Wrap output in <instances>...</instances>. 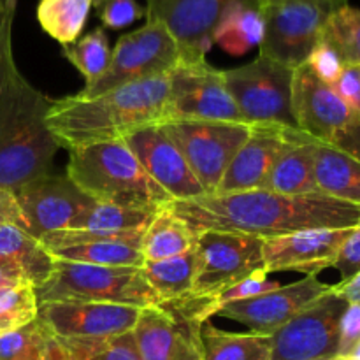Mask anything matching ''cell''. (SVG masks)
<instances>
[{
	"label": "cell",
	"mask_w": 360,
	"mask_h": 360,
	"mask_svg": "<svg viewBox=\"0 0 360 360\" xmlns=\"http://www.w3.org/2000/svg\"><path fill=\"white\" fill-rule=\"evenodd\" d=\"M165 207L195 234L218 231L271 239L313 229L360 227V204L322 193L283 195L257 188L171 200Z\"/></svg>",
	"instance_id": "obj_1"
},
{
	"label": "cell",
	"mask_w": 360,
	"mask_h": 360,
	"mask_svg": "<svg viewBox=\"0 0 360 360\" xmlns=\"http://www.w3.org/2000/svg\"><path fill=\"white\" fill-rule=\"evenodd\" d=\"M169 74L134 81L95 97L69 95L51 102L46 122L67 150L123 141L134 130L167 120Z\"/></svg>",
	"instance_id": "obj_2"
},
{
	"label": "cell",
	"mask_w": 360,
	"mask_h": 360,
	"mask_svg": "<svg viewBox=\"0 0 360 360\" xmlns=\"http://www.w3.org/2000/svg\"><path fill=\"white\" fill-rule=\"evenodd\" d=\"M51 101L20 72L0 97V188L16 192L48 174L60 143L49 130Z\"/></svg>",
	"instance_id": "obj_3"
},
{
	"label": "cell",
	"mask_w": 360,
	"mask_h": 360,
	"mask_svg": "<svg viewBox=\"0 0 360 360\" xmlns=\"http://www.w3.org/2000/svg\"><path fill=\"white\" fill-rule=\"evenodd\" d=\"M67 176L81 192L98 202L158 213L172 200L123 141L70 150Z\"/></svg>",
	"instance_id": "obj_4"
},
{
	"label": "cell",
	"mask_w": 360,
	"mask_h": 360,
	"mask_svg": "<svg viewBox=\"0 0 360 360\" xmlns=\"http://www.w3.org/2000/svg\"><path fill=\"white\" fill-rule=\"evenodd\" d=\"M35 292L39 302H112L136 308L157 306L162 302L144 278L143 267L91 266L56 259L55 271L48 283Z\"/></svg>",
	"instance_id": "obj_5"
},
{
	"label": "cell",
	"mask_w": 360,
	"mask_h": 360,
	"mask_svg": "<svg viewBox=\"0 0 360 360\" xmlns=\"http://www.w3.org/2000/svg\"><path fill=\"white\" fill-rule=\"evenodd\" d=\"M200 297L141 308L132 329L141 360H204L200 329L207 322Z\"/></svg>",
	"instance_id": "obj_6"
},
{
	"label": "cell",
	"mask_w": 360,
	"mask_h": 360,
	"mask_svg": "<svg viewBox=\"0 0 360 360\" xmlns=\"http://www.w3.org/2000/svg\"><path fill=\"white\" fill-rule=\"evenodd\" d=\"M179 62V46L167 27L160 21H146L141 28L118 39L104 76L79 94L95 97L127 83L171 74Z\"/></svg>",
	"instance_id": "obj_7"
},
{
	"label": "cell",
	"mask_w": 360,
	"mask_h": 360,
	"mask_svg": "<svg viewBox=\"0 0 360 360\" xmlns=\"http://www.w3.org/2000/svg\"><path fill=\"white\" fill-rule=\"evenodd\" d=\"M262 271H266L264 239L238 232H199L192 297H217Z\"/></svg>",
	"instance_id": "obj_8"
},
{
	"label": "cell",
	"mask_w": 360,
	"mask_h": 360,
	"mask_svg": "<svg viewBox=\"0 0 360 360\" xmlns=\"http://www.w3.org/2000/svg\"><path fill=\"white\" fill-rule=\"evenodd\" d=\"M160 125L179 148L206 195L217 193L225 171L250 136L248 123L167 120Z\"/></svg>",
	"instance_id": "obj_9"
},
{
	"label": "cell",
	"mask_w": 360,
	"mask_h": 360,
	"mask_svg": "<svg viewBox=\"0 0 360 360\" xmlns=\"http://www.w3.org/2000/svg\"><path fill=\"white\" fill-rule=\"evenodd\" d=\"M338 7L302 0H260L264 37L260 56L297 69L322 37L327 18Z\"/></svg>",
	"instance_id": "obj_10"
},
{
	"label": "cell",
	"mask_w": 360,
	"mask_h": 360,
	"mask_svg": "<svg viewBox=\"0 0 360 360\" xmlns=\"http://www.w3.org/2000/svg\"><path fill=\"white\" fill-rule=\"evenodd\" d=\"M292 76L294 69L260 55L246 65L224 70L229 94L250 125L295 127L290 109Z\"/></svg>",
	"instance_id": "obj_11"
},
{
	"label": "cell",
	"mask_w": 360,
	"mask_h": 360,
	"mask_svg": "<svg viewBox=\"0 0 360 360\" xmlns=\"http://www.w3.org/2000/svg\"><path fill=\"white\" fill-rule=\"evenodd\" d=\"M167 120L248 123L229 94L224 70L211 67L207 60L179 62L169 74Z\"/></svg>",
	"instance_id": "obj_12"
},
{
	"label": "cell",
	"mask_w": 360,
	"mask_h": 360,
	"mask_svg": "<svg viewBox=\"0 0 360 360\" xmlns=\"http://www.w3.org/2000/svg\"><path fill=\"white\" fill-rule=\"evenodd\" d=\"M348 302L334 287L271 336V360H313L338 355L340 320Z\"/></svg>",
	"instance_id": "obj_13"
},
{
	"label": "cell",
	"mask_w": 360,
	"mask_h": 360,
	"mask_svg": "<svg viewBox=\"0 0 360 360\" xmlns=\"http://www.w3.org/2000/svg\"><path fill=\"white\" fill-rule=\"evenodd\" d=\"M290 109L295 127L320 143L340 146L355 127L350 108L334 86L320 81L306 63L294 69Z\"/></svg>",
	"instance_id": "obj_14"
},
{
	"label": "cell",
	"mask_w": 360,
	"mask_h": 360,
	"mask_svg": "<svg viewBox=\"0 0 360 360\" xmlns=\"http://www.w3.org/2000/svg\"><path fill=\"white\" fill-rule=\"evenodd\" d=\"M14 193L25 218V231L34 238L69 229L94 199L81 192L69 176L48 174L27 183Z\"/></svg>",
	"instance_id": "obj_15"
},
{
	"label": "cell",
	"mask_w": 360,
	"mask_h": 360,
	"mask_svg": "<svg viewBox=\"0 0 360 360\" xmlns=\"http://www.w3.org/2000/svg\"><path fill=\"white\" fill-rule=\"evenodd\" d=\"M141 308L112 302L46 301L39 302L37 316L58 338L111 340L132 333Z\"/></svg>",
	"instance_id": "obj_16"
},
{
	"label": "cell",
	"mask_w": 360,
	"mask_h": 360,
	"mask_svg": "<svg viewBox=\"0 0 360 360\" xmlns=\"http://www.w3.org/2000/svg\"><path fill=\"white\" fill-rule=\"evenodd\" d=\"M234 2L238 0H146V21L167 27L178 42L181 62H204L218 21Z\"/></svg>",
	"instance_id": "obj_17"
},
{
	"label": "cell",
	"mask_w": 360,
	"mask_h": 360,
	"mask_svg": "<svg viewBox=\"0 0 360 360\" xmlns=\"http://www.w3.org/2000/svg\"><path fill=\"white\" fill-rule=\"evenodd\" d=\"M330 288L333 285L322 283L316 276H306L304 280L290 285H280L274 290L255 295L246 301L231 302L224 306L217 315L234 320L248 327L252 333L273 336L297 313L326 295Z\"/></svg>",
	"instance_id": "obj_18"
},
{
	"label": "cell",
	"mask_w": 360,
	"mask_h": 360,
	"mask_svg": "<svg viewBox=\"0 0 360 360\" xmlns=\"http://www.w3.org/2000/svg\"><path fill=\"white\" fill-rule=\"evenodd\" d=\"M123 143L132 150L150 178L165 190L172 200L206 195V190L160 123L134 130L125 136Z\"/></svg>",
	"instance_id": "obj_19"
},
{
	"label": "cell",
	"mask_w": 360,
	"mask_h": 360,
	"mask_svg": "<svg viewBox=\"0 0 360 360\" xmlns=\"http://www.w3.org/2000/svg\"><path fill=\"white\" fill-rule=\"evenodd\" d=\"M297 127L252 123L250 136L236 153L221 178L217 193L266 188L274 164L297 137Z\"/></svg>",
	"instance_id": "obj_20"
},
{
	"label": "cell",
	"mask_w": 360,
	"mask_h": 360,
	"mask_svg": "<svg viewBox=\"0 0 360 360\" xmlns=\"http://www.w3.org/2000/svg\"><path fill=\"white\" fill-rule=\"evenodd\" d=\"M355 229H313L264 239L267 274L295 271L306 276H319L334 266L341 246Z\"/></svg>",
	"instance_id": "obj_21"
},
{
	"label": "cell",
	"mask_w": 360,
	"mask_h": 360,
	"mask_svg": "<svg viewBox=\"0 0 360 360\" xmlns=\"http://www.w3.org/2000/svg\"><path fill=\"white\" fill-rule=\"evenodd\" d=\"M316 139L299 130L294 143L274 164L266 188L283 195H315L320 193L315 178ZM323 195V193H322Z\"/></svg>",
	"instance_id": "obj_22"
},
{
	"label": "cell",
	"mask_w": 360,
	"mask_h": 360,
	"mask_svg": "<svg viewBox=\"0 0 360 360\" xmlns=\"http://www.w3.org/2000/svg\"><path fill=\"white\" fill-rule=\"evenodd\" d=\"M315 178L323 195L360 204V158L357 155L316 141Z\"/></svg>",
	"instance_id": "obj_23"
},
{
	"label": "cell",
	"mask_w": 360,
	"mask_h": 360,
	"mask_svg": "<svg viewBox=\"0 0 360 360\" xmlns=\"http://www.w3.org/2000/svg\"><path fill=\"white\" fill-rule=\"evenodd\" d=\"M264 37V16L260 0H238L224 13L213 32V44L229 55L241 56L260 46Z\"/></svg>",
	"instance_id": "obj_24"
},
{
	"label": "cell",
	"mask_w": 360,
	"mask_h": 360,
	"mask_svg": "<svg viewBox=\"0 0 360 360\" xmlns=\"http://www.w3.org/2000/svg\"><path fill=\"white\" fill-rule=\"evenodd\" d=\"M0 257L16 264L35 290L48 283L55 271V257L46 246L13 224L0 227Z\"/></svg>",
	"instance_id": "obj_25"
},
{
	"label": "cell",
	"mask_w": 360,
	"mask_h": 360,
	"mask_svg": "<svg viewBox=\"0 0 360 360\" xmlns=\"http://www.w3.org/2000/svg\"><path fill=\"white\" fill-rule=\"evenodd\" d=\"M204 360H271V336L227 333L207 320L200 329Z\"/></svg>",
	"instance_id": "obj_26"
},
{
	"label": "cell",
	"mask_w": 360,
	"mask_h": 360,
	"mask_svg": "<svg viewBox=\"0 0 360 360\" xmlns=\"http://www.w3.org/2000/svg\"><path fill=\"white\" fill-rule=\"evenodd\" d=\"M197 245V234L167 207L158 211L148 225L143 238L144 260H164L192 252Z\"/></svg>",
	"instance_id": "obj_27"
},
{
	"label": "cell",
	"mask_w": 360,
	"mask_h": 360,
	"mask_svg": "<svg viewBox=\"0 0 360 360\" xmlns=\"http://www.w3.org/2000/svg\"><path fill=\"white\" fill-rule=\"evenodd\" d=\"M143 274L162 302L190 297L195 280V248L171 259L146 260Z\"/></svg>",
	"instance_id": "obj_28"
},
{
	"label": "cell",
	"mask_w": 360,
	"mask_h": 360,
	"mask_svg": "<svg viewBox=\"0 0 360 360\" xmlns=\"http://www.w3.org/2000/svg\"><path fill=\"white\" fill-rule=\"evenodd\" d=\"M95 0H39L37 16L42 30L62 46L81 37Z\"/></svg>",
	"instance_id": "obj_29"
},
{
	"label": "cell",
	"mask_w": 360,
	"mask_h": 360,
	"mask_svg": "<svg viewBox=\"0 0 360 360\" xmlns=\"http://www.w3.org/2000/svg\"><path fill=\"white\" fill-rule=\"evenodd\" d=\"M56 260L91 264V266L112 267H143V250L120 241H84L70 246L51 250Z\"/></svg>",
	"instance_id": "obj_30"
},
{
	"label": "cell",
	"mask_w": 360,
	"mask_h": 360,
	"mask_svg": "<svg viewBox=\"0 0 360 360\" xmlns=\"http://www.w3.org/2000/svg\"><path fill=\"white\" fill-rule=\"evenodd\" d=\"M157 213L141 210H130V207L115 206L94 200L81 214H77L69 225L70 231H136V229H146L151 224Z\"/></svg>",
	"instance_id": "obj_31"
},
{
	"label": "cell",
	"mask_w": 360,
	"mask_h": 360,
	"mask_svg": "<svg viewBox=\"0 0 360 360\" xmlns=\"http://www.w3.org/2000/svg\"><path fill=\"white\" fill-rule=\"evenodd\" d=\"M111 51L104 28H95L72 44L62 46V55L83 74L86 86L104 76L111 62Z\"/></svg>",
	"instance_id": "obj_32"
},
{
	"label": "cell",
	"mask_w": 360,
	"mask_h": 360,
	"mask_svg": "<svg viewBox=\"0 0 360 360\" xmlns=\"http://www.w3.org/2000/svg\"><path fill=\"white\" fill-rule=\"evenodd\" d=\"M322 39L336 49L345 65H360V9L348 4L334 9L323 25Z\"/></svg>",
	"instance_id": "obj_33"
},
{
	"label": "cell",
	"mask_w": 360,
	"mask_h": 360,
	"mask_svg": "<svg viewBox=\"0 0 360 360\" xmlns=\"http://www.w3.org/2000/svg\"><path fill=\"white\" fill-rule=\"evenodd\" d=\"M55 338L53 330L37 316L20 329L0 334V360H41Z\"/></svg>",
	"instance_id": "obj_34"
},
{
	"label": "cell",
	"mask_w": 360,
	"mask_h": 360,
	"mask_svg": "<svg viewBox=\"0 0 360 360\" xmlns=\"http://www.w3.org/2000/svg\"><path fill=\"white\" fill-rule=\"evenodd\" d=\"M39 299L32 285L0 288V334L11 333L37 319Z\"/></svg>",
	"instance_id": "obj_35"
},
{
	"label": "cell",
	"mask_w": 360,
	"mask_h": 360,
	"mask_svg": "<svg viewBox=\"0 0 360 360\" xmlns=\"http://www.w3.org/2000/svg\"><path fill=\"white\" fill-rule=\"evenodd\" d=\"M278 287H280V283L269 280V274H267L266 271H262V273H257L253 274V276L246 278V280L239 281L234 287L227 288V290H224L221 294H218L217 297H200L202 299L204 313H206L207 319H211V316L217 315L224 306L231 304V302L246 301V299L266 294V292L274 290V288Z\"/></svg>",
	"instance_id": "obj_36"
},
{
	"label": "cell",
	"mask_w": 360,
	"mask_h": 360,
	"mask_svg": "<svg viewBox=\"0 0 360 360\" xmlns=\"http://www.w3.org/2000/svg\"><path fill=\"white\" fill-rule=\"evenodd\" d=\"M18 0H0V97L16 72L13 56V23Z\"/></svg>",
	"instance_id": "obj_37"
},
{
	"label": "cell",
	"mask_w": 360,
	"mask_h": 360,
	"mask_svg": "<svg viewBox=\"0 0 360 360\" xmlns=\"http://www.w3.org/2000/svg\"><path fill=\"white\" fill-rule=\"evenodd\" d=\"M306 65L309 67V70L320 81L330 84V86H334V83L340 79L341 72L347 67L343 63V60H341V56L338 55L336 49L329 42L323 41L322 37L316 42L315 48L311 49V53H309L308 60H306Z\"/></svg>",
	"instance_id": "obj_38"
},
{
	"label": "cell",
	"mask_w": 360,
	"mask_h": 360,
	"mask_svg": "<svg viewBox=\"0 0 360 360\" xmlns=\"http://www.w3.org/2000/svg\"><path fill=\"white\" fill-rule=\"evenodd\" d=\"M98 18H101L104 28L120 30L139 18L146 16V9L139 6L137 0H105L97 7Z\"/></svg>",
	"instance_id": "obj_39"
},
{
	"label": "cell",
	"mask_w": 360,
	"mask_h": 360,
	"mask_svg": "<svg viewBox=\"0 0 360 360\" xmlns=\"http://www.w3.org/2000/svg\"><path fill=\"white\" fill-rule=\"evenodd\" d=\"M102 341L105 340H69L56 336L41 360H90Z\"/></svg>",
	"instance_id": "obj_40"
},
{
	"label": "cell",
	"mask_w": 360,
	"mask_h": 360,
	"mask_svg": "<svg viewBox=\"0 0 360 360\" xmlns=\"http://www.w3.org/2000/svg\"><path fill=\"white\" fill-rule=\"evenodd\" d=\"M334 90L338 91L345 104L350 108L355 118V127H360V65H347L341 72L340 79L334 83Z\"/></svg>",
	"instance_id": "obj_41"
},
{
	"label": "cell",
	"mask_w": 360,
	"mask_h": 360,
	"mask_svg": "<svg viewBox=\"0 0 360 360\" xmlns=\"http://www.w3.org/2000/svg\"><path fill=\"white\" fill-rule=\"evenodd\" d=\"M90 360H141L132 333L102 341Z\"/></svg>",
	"instance_id": "obj_42"
},
{
	"label": "cell",
	"mask_w": 360,
	"mask_h": 360,
	"mask_svg": "<svg viewBox=\"0 0 360 360\" xmlns=\"http://www.w3.org/2000/svg\"><path fill=\"white\" fill-rule=\"evenodd\" d=\"M360 340V304H348L340 320L338 355L345 357Z\"/></svg>",
	"instance_id": "obj_43"
},
{
	"label": "cell",
	"mask_w": 360,
	"mask_h": 360,
	"mask_svg": "<svg viewBox=\"0 0 360 360\" xmlns=\"http://www.w3.org/2000/svg\"><path fill=\"white\" fill-rule=\"evenodd\" d=\"M334 269L340 273L341 281L350 280L354 274L360 271V227L355 229L347 241L343 243L338 255L336 262H334Z\"/></svg>",
	"instance_id": "obj_44"
},
{
	"label": "cell",
	"mask_w": 360,
	"mask_h": 360,
	"mask_svg": "<svg viewBox=\"0 0 360 360\" xmlns=\"http://www.w3.org/2000/svg\"><path fill=\"white\" fill-rule=\"evenodd\" d=\"M9 224L25 229V218L14 199V193L0 188V227Z\"/></svg>",
	"instance_id": "obj_45"
},
{
	"label": "cell",
	"mask_w": 360,
	"mask_h": 360,
	"mask_svg": "<svg viewBox=\"0 0 360 360\" xmlns=\"http://www.w3.org/2000/svg\"><path fill=\"white\" fill-rule=\"evenodd\" d=\"M27 283L28 281L27 278H25L23 271H21L14 262L0 257V288L20 287V285H27Z\"/></svg>",
	"instance_id": "obj_46"
},
{
	"label": "cell",
	"mask_w": 360,
	"mask_h": 360,
	"mask_svg": "<svg viewBox=\"0 0 360 360\" xmlns=\"http://www.w3.org/2000/svg\"><path fill=\"white\" fill-rule=\"evenodd\" d=\"M334 292L340 297H343L348 304H360V271L350 278V280L340 281L338 285H333Z\"/></svg>",
	"instance_id": "obj_47"
},
{
	"label": "cell",
	"mask_w": 360,
	"mask_h": 360,
	"mask_svg": "<svg viewBox=\"0 0 360 360\" xmlns=\"http://www.w3.org/2000/svg\"><path fill=\"white\" fill-rule=\"evenodd\" d=\"M302 2H313V4H323V6L330 7H341L348 4V0H302Z\"/></svg>",
	"instance_id": "obj_48"
},
{
	"label": "cell",
	"mask_w": 360,
	"mask_h": 360,
	"mask_svg": "<svg viewBox=\"0 0 360 360\" xmlns=\"http://www.w3.org/2000/svg\"><path fill=\"white\" fill-rule=\"evenodd\" d=\"M343 360H360V340L357 341V345L348 352V355H345Z\"/></svg>",
	"instance_id": "obj_49"
},
{
	"label": "cell",
	"mask_w": 360,
	"mask_h": 360,
	"mask_svg": "<svg viewBox=\"0 0 360 360\" xmlns=\"http://www.w3.org/2000/svg\"><path fill=\"white\" fill-rule=\"evenodd\" d=\"M104 2H105V0H95V2H94L95 9H97V7H98V6H101V4H104Z\"/></svg>",
	"instance_id": "obj_50"
},
{
	"label": "cell",
	"mask_w": 360,
	"mask_h": 360,
	"mask_svg": "<svg viewBox=\"0 0 360 360\" xmlns=\"http://www.w3.org/2000/svg\"><path fill=\"white\" fill-rule=\"evenodd\" d=\"M329 360H343V357H340V355H334V357H330Z\"/></svg>",
	"instance_id": "obj_51"
},
{
	"label": "cell",
	"mask_w": 360,
	"mask_h": 360,
	"mask_svg": "<svg viewBox=\"0 0 360 360\" xmlns=\"http://www.w3.org/2000/svg\"><path fill=\"white\" fill-rule=\"evenodd\" d=\"M330 357H322V359H313V360H329Z\"/></svg>",
	"instance_id": "obj_52"
}]
</instances>
